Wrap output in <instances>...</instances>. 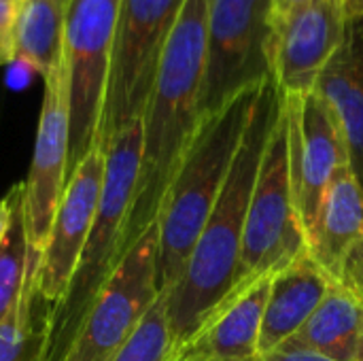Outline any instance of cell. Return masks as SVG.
<instances>
[{
	"mask_svg": "<svg viewBox=\"0 0 363 361\" xmlns=\"http://www.w3.org/2000/svg\"><path fill=\"white\" fill-rule=\"evenodd\" d=\"M283 104L285 94L274 77H270L257 94L215 209L204 223L179 281L168 294H162L166 298L172 351L183 345L240 283V255L249 200L270 132Z\"/></svg>",
	"mask_w": 363,
	"mask_h": 361,
	"instance_id": "obj_1",
	"label": "cell"
},
{
	"mask_svg": "<svg viewBox=\"0 0 363 361\" xmlns=\"http://www.w3.org/2000/svg\"><path fill=\"white\" fill-rule=\"evenodd\" d=\"M211 0H185L164 47L143 115V157L121 257L160 215L168 185L200 126L206 26Z\"/></svg>",
	"mask_w": 363,
	"mask_h": 361,
	"instance_id": "obj_2",
	"label": "cell"
},
{
	"mask_svg": "<svg viewBox=\"0 0 363 361\" xmlns=\"http://www.w3.org/2000/svg\"><path fill=\"white\" fill-rule=\"evenodd\" d=\"M262 85L242 91L215 115L200 119L157 215L160 294H168L179 281L215 209Z\"/></svg>",
	"mask_w": 363,
	"mask_h": 361,
	"instance_id": "obj_3",
	"label": "cell"
},
{
	"mask_svg": "<svg viewBox=\"0 0 363 361\" xmlns=\"http://www.w3.org/2000/svg\"><path fill=\"white\" fill-rule=\"evenodd\" d=\"M106 166L98 211L64 298L53 306L45 361H62L96 296L121 260L125 221L132 209L140 157L143 119L121 128L104 147Z\"/></svg>",
	"mask_w": 363,
	"mask_h": 361,
	"instance_id": "obj_4",
	"label": "cell"
},
{
	"mask_svg": "<svg viewBox=\"0 0 363 361\" xmlns=\"http://www.w3.org/2000/svg\"><path fill=\"white\" fill-rule=\"evenodd\" d=\"M306 251L308 236L296 204L289 160V117L283 104L249 200L240 281H257L274 274Z\"/></svg>",
	"mask_w": 363,
	"mask_h": 361,
	"instance_id": "obj_5",
	"label": "cell"
},
{
	"mask_svg": "<svg viewBox=\"0 0 363 361\" xmlns=\"http://www.w3.org/2000/svg\"><path fill=\"white\" fill-rule=\"evenodd\" d=\"M272 0H211L200 119L272 77Z\"/></svg>",
	"mask_w": 363,
	"mask_h": 361,
	"instance_id": "obj_6",
	"label": "cell"
},
{
	"mask_svg": "<svg viewBox=\"0 0 363 361\" xmlns=\"http://www.w3.org/2000/svg\"><path fill=\"white\" fill-rule=\"evenodd\" d=\"M183 4L185 0H119L100 128L102 147L121 128L143 119L160 57Z\"/></svg>",
	"mask_w": 363,
	"mask_h": 361,
	"instance_id": "obj_7",
	"label": "cell"
},
{
	"mask_svg": "<svg viewBox=\"0 0 363 361\" xmlns=\"http://www.w3.org/2000/svg\"><path fill=\"white\" fill-rule=\"evenodd\" d=\"M119 0H70L64 60L70 104L68 177L100 143Z\"/></svg>",
	"mask_w": 363,
	"mask_h": 361,
	"instance_id": "obj_8",
	"label": "cell"
},
{
	"mask_svg": "<svg viewBox=\"0 0 363 361\" xmlns=\"http://www.w3.org/2000/svg\"><path fill=\"white\" fill-rule=\"evenodd\" d=\"M157 298L155 221L119 260L62 361H111Z\"/></svg>",
	"mask_w": 363,
	"mask_h": 361,
	"instance_id": "obj_9",
	"label": "cell"
},
{
	"mask_svg": "<svg viewBox=\"0 0 363 361\" xmlns=\"http://www.w3.org/2000/svg\"><path fill=\"white\" fill-rule=\"evenodd\" d=\"M43 104L28 179L23 181V215L28 245L40 257L68 183L70 104L64 49L57 66L43 77Z\"/></svg>",
	"mask_w": 363,
	"mask_h": 361,
	"instance_id": "obj_10",
	"label": "cell"
},
{
	"mask_svg": "<svg viewBox=\"0 0 363 361\" xmlns=\"http://www.w3.org/2000/svg\"><path fill=\"white\" fill-rule=\"evenodd\" d=\"M285 109L296 204L306 236H311L325 191L338 168L349 164V155L338 119L317 91L285 96Z\"/></svg>",
	"mask_w": 363,
	"mask_h": 361,
	"instance_id": "obj_11",
	"label": "cell"
},
{
	"mask_svg": "<svg viewBox=\"0 0 363 361\" xmlns=\"http://www.w3.org/2000/svg\"><path fill=\"white\" fill-rule=\"evenodd\" d=\"M347 17L340 0H306L285 13L272 11V77L285 96H306L338 51Z\"/></svg>",
	"mask_w": 363,
	"mask_h": 361,
	"instance_id": "obj_12",
	"label": "cell"
},
{
	"mask_svg": "<svg viewBox=\"0 0 363 361\" xmlns=\"http://www.w3.org/2000/svg\"><path fill=\"white\" fill-rule=\"evenodd\" d=\"M104 166V147L96 145L68 177L47 247L38 260V289L51 306L64 298L89 236L102 194Z\"/></svg>",
	"mask_w": 363,
	"mask_h": 361,
	"instance_id": "obj_13",
	"label": "cell"
},
{
	"mask_svg": "<svg viewBox=\"0 0 363 361\" xmlns=\"http://www.w3.org/2000/svg\"><path fill=\"white\" fill-rule=\"evenodd\" d=\"M272 274L240 281L168 361H259V334Z\"/></svg>",
	"mask_w": 363,
	"mask_h": 361,
	"instance_id": "obj_14",
	"label": "cell"
},
{
	"mask_svg": "<svg viewBox=\"0 0 363 361\" xmlns=\"http://www.w3.org/2000/svg\"><path fill=\"white\" fill-rule=\"evenodd\" d=\"M315 91L338 119L349 168L363 191V17L347 21L345 38L323 68Z\"/></svg>",
	"mask_w": 363,
	"mask_h": 361,
	"instance_id": "obj_15",
	"label": "cell"
},
{
	"mask_svg": "<svg viewBox=\"0 0 363 361\" xmlns=\"http://www.w3.org/2000/svg\"><path fill=\"white\" fill-rule=\"evenodd\" d=\"M334 279L315 262L311 251L274 272L266 300L259 353L266 355L294 338L323 302Z\"/></svg>",
	"mask_w": 363,
	"mask_h": 361,
	"instance_id": "obj_16",
	"label": "cell"
},
{
	"mask_svg": "<svg viewBox=\"0 0 363 361\" xmlns=\"http://www.w3.org/2000/svg\"><path fill=\"white\" fill-rule=\"evenodd\" d=\"M362 238L363 191L349 164H345L325 191L308 236V251L334 281H340L345 264Z\"/></svg>",
	"mask_w": 363,
	"mask_h": 361,
	"instance_id": "obj_17",
	"label": "cell"
},
{
	"mask_svg": "<svg viewBox=\"0 0 363 361\" xmlns=\"http://www.w3.org/2000/svg\"><path fill=\"white\" fill-rule=\"evenodd\" d=\"M287 343L338 361H363V304L359 298L334 281L313 317Z\"/></svg>",
	"mask_w": 363,
	"mask_h": 361,
	"instance_id": "obj_18",
	"label": "cell"
},
{
	"mask_svg": "<svg viewBox=\"0 0 363 361\" xmlns=\"http://www.w3.org/2000/svg\"><path fill=\"white\" fill-rule=\"evenodd\" d=\"M70 0H17L15 60L43 77L51 72L64 49V30Z\"/></svg>",
	"mask_w": 363,
	"mask_h": 361,
	"instance_id": "obj_19",
	"label": "cell"
},
{
	"mask_svg": "<svg viewBox=\"0 0 363 361\" xmlns=\"http://www.w3.org/2000/svg\"><path fill=\"white\" fill-rule=\"evenodd\" d=\"M38 260L32 255L21 298L0 323V361H45L53 306L38 289Z\"/></svg>",
	"mask_w": 363,
	"mask_h": 361,
	"instance_id": "obj_20",
	"label": "cell"
},
{
	"mask_svg": "<svg viewBox=\"0 0 363 361\" xmlns=\"http://www.w3.org/2000/svg\"><path fill=\"white\" fill-rule=\"evenodd\" d=\"M11 191H13L11 226L0 245V323L17 306L32 262V251L26 234V215H23V183L13 185Z\"/></svg>",
	"mask_w": 363,
	"mask_h": 361,
	"instance_id": "obj_21",
	"label": "cell"
},
{
	"mask_svg": "<svg viewBox=\"0 0 363 361\" xmlns=\"http://www.w3.org/2000/svg\"><path fill=\"white\" fill-rule=\"evenodd\" d=\"M170 353L172 336L166 317V298L160 294L134 334L111 361H168Z\"/></svg>",
	"mask_w": 363,
	"mask_h": 361,
	"instance_id": "obj_22",
	"label": "cell"
},
{
	"mask_svg": "<svg viewBox=\"0 0 363 361\" xmlns=\"http://www.w3.org/2000/svg\"><path fill=\"white\" fill-rule=\"evenodd\" d=\"M15 9L17 0H0V66L15 62Z\"/></svg>",
	"mask_w": 363,
	"mask_h": 361,
	"instance_id": "obj_23",
	"label": "cell"
},
{
	"mask_svg": "<svg viewBox=\"0 0 363 361\" xmlns=\"http://www.w3.org/2000/svg\"><path fill=\"white\" fill-rule=\"evenodd\" d=\"M347 289H351L359 300H363V238L357 243V247L351 251L340 281Z\"/></svg>",
	"mask_w": 363,
	"mask_h": 361,
	"instance_id": "obj_24",
	"label": "cell"
},
{
	"mask_svg": "<svg viewBox=\"0 0 363 361\" xmlns=\"http://www.w3.org/2000/svg\"><path fill=\"white\" fill-rule=\"evenodd\" d=\"M259 361H338L334 357H328L323 353H317V351H311V349H304V347H298V345H291V343H283L279 349L262 355Z\"/></svg>",
	"mask_w": 363,
	"mask_h": 361,
	"instance_id": "obj_25",
	"label": "cell"
},
{
	"mask_svg": "<svg viewBox=\"0 0 363 361\" xmlns=\"http://www.w3.org/2000/svg\"><path fill=\"white\" fill-rule=\"evenodd\" d=\"M11 215H13V191H9L2 200H0V245L9 232L11 226Z\"/></svg>",
	"mask_w": 363,
	"mask_h": 361,
	"instance_id": "obj_26",
	"label": "cell"
},
{
	"mask_svg": "<svg viewBox=\"0 0 363 361\" xmlns=\"http://www.w3.org/2000/svg\"><path fill=\"white\" fill-rule=\"evenodd\" d=\"M340 6H342L347 21L363 17V0H340Z\"/></svg>",
	"mask_w": 363,
	"mask_h": 361,
	"instance_id": "obj_27",
	"label": "cell"
},
{
	"mask_svg": "<svg viewBox=\"0 0 363 361\" xmlns=\"http://www.w3.org/2000/svg\"><path fill=\"white\" fill-rule=\"evenodd\" d=\"M306 0H272V11L274 13H285V11H289V9H294V6H298V4H304Z\"/></svg>",
	"mask_w": 363,
	"mask_h": 361,
	"instance_id": "obj_28",
	"label": "cell"
},
{
	"mask_svg": "<svg viewBox=\"0 0 363 361\" xmlns=\"http://www.w3.org/2000/svg\"><path fill=\"white\" fill-rule=\"evenodd\" d=\"M359 302H362V304H363V300H359Z\"/></svg>",
	"mask_w": 363,
	"mask_h": 361,
	"instance_id": "obj_29",
	"label": "cell"
}]
</instances>
